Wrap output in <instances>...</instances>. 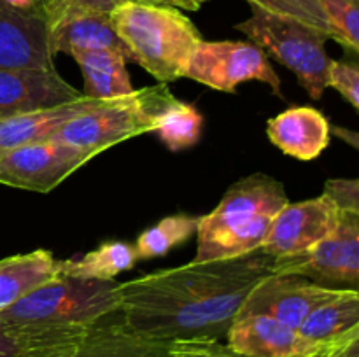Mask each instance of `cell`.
<instances>
[{"label":"cell","mask_w":359,"mask_h":357,"mask_svg":"<svg viewBox=\"0 0 359 357\" xmlns=\"http://www.w3.org/2000/svg\"><path fill=\"white\" fill-rule=\"evenodd\" d=\"M175 100L167 84L109 98L63 125L53 139L97 156L125 140L153 133L160 115Z\"/></svg>","instance_id":"4"},{"label":"cell","mask_w":359,"mask_h":357,"mask_svg":"<svg viewBox=\"0 0 359 357\" xmlns=\"http://www.w3.org/2000/svg\"><path fill=\"white\" fill-rule=\"evenodd\" d=\"M60 276V259L46 248L0 259V312Z\"/></svg>","instance_id":"21"},{"label":"cell","mask_w":359,"mask_h":357,"mask_svg":"<svg viewBox=\"0 0 359 357\" xmlns=\"http://www.w3.org/2000/svg\"><path fill=\"white\" fill-rule=\"evenodd\" d=\"M248 2L249 6L259 7L266 13L293 18V20L302 21L305 24H311V27L328 34V37L332 38L328 20L323 13L319 0H248Z\"/></svg>","instance_id":"27"},{"label":"cell","mask_w":359,"mask_h":357,"mask_svg":"<svg viewBox=\"0 0 359 357\" xmlns=\"http://www.w3.org/2000/svg\"><path fill=\"white\" fill-rule=\"evenodd\" d=\"M83 93L56 69H0V119L77 100Z\"/></svg>","instance_id":"14"},{"label":"cell","mask_w":359,"mask_h":357,"mask_svg":"<svg viewBox=\"0 0 359 357\" xmlns=\"http://www.w3.org/2000/svg\"><path fill=\"white\" fill-rule=\"evenodd\" d=\"M323 195L328 196L339 210L359 212V181L358 178H330Z\"/></svg>","instance_id":"30"},{"label":"cell","mask_w":359,"mask_h":357,"mask_svg":"<svg viewBox=\"0 0 359 357\" xmlns=\"http://www.w3.org/2000/svg\"><path fill=\"white\" fill-rule=\"evenodd\" d=\"M98 322L18 324L0 318V357H56L72 350L97 328Z\"/></svg>","instance_id":"16"},{"label":"cell","mask_w":359,"mask_h":357,"mask_svg":"<svg viewBox=\"0 0 359 357\" xmlns=\"http://www.w3.org/2000/svg\"><path fill=\"white\" fill-rule=\"evenodd\" d=\"M133 2L177 7V9H181V10H198L200 9V6L195 2V0H133Z\"/></svg>","instance_id":"32"},{"label":"cell","mask_w":359,"mask_h":357,"mask_svg":"<svg viewBox=\"0 0 359 357\" xmlns=\"http://www.w3.org/2000/svg\"><path fill=\"white\" fill-rule=\"evenodd\" d=\"M109 16L130 59L158 83L168 84L184 77L202 35L181 9L128 0Z\"/></svg>","instance_id":"3"},{"label":"cell","mask_w":359,"mask_h":357,"mask_svg":"<svg viewBox=\"0 0 359 357\" xmlns=\"http://www.w3.org/2000/svg\"><path fill=\"white\" fill-rule=\"evenodd\" d=\"M168 357H249L221 340H186L168 343Z\"/></svg>","instance_id":"29"},{"label":"cell","mask_w":359,"mask_h":357,"mask_svg":"<svg viewBox=\"0 0 359 357\" xmlns=\"http://www.w3.org/2000/svg\"><path fill=\"white\" fill-rule=\"evenodd\" d=\"M56 357H168V343L130 331L118 312L98 322L72 350Z\"/></svg>","instance_id":"20"},{"label":"cell","mask_w":359,"mask_h":357,"mask_svg":"<svg viewBox=\"0 0 359 357\" xmlns=\"http://www.w3.org/2000/svg\"><path fill=\"white\" fill-rule=\"evenodd\" d=\"M198 217L189 214L167 216L140 233L135 241V251L140 259H153L168 254L174 247L184 244L196 233Z\"/></svg>","instance_id":"24"},{"label":"cell","mask_w":359,"mask_h":357,"mask_svg":"<svg viewBox=\"0 0 359 357\" xmlns=\"http://www.w3.org/2000/svg\"><path fill=\"white\" fill-rule=\"evenodd\" d=\"M287 203L283 182L270 175L252 174L237 181L212 212L198 217L196 254L189 262L223 261L259 251Z\"/></svg>","instance_id":"2"},{"label":"cell","mask_w":359,"mask_h":357,"mask_svg":"<svg viewBox=\"0 0 359 357\" xmlns=\"http://www.w3.org/2000/svg\"><path fill=\"white\" fill-rule=\"evenodd\" d=\"M84 77V97L109 100L132 93L126 62L128 56L116 49H95L72 55Z\"/></svg>","instance_id":"22"},{"label":"cell","mask_w":359,"mask_h":357,"mask_svg":"<svg viewBox=\"0 0 359 357\" xmlns=\"http://www.w3.org/2000/svg\"><path fill=\"white\" fill-rule=\"evenodd\" d=\"M46 21H48L49 51L53 56L60 52L72 56L81 51L116 49L125 52L130 59L128 51L116 34L107 13L67 9L46 16Z\"/></svg>","instance_id":"15"},{"label":"cell","mask_w":359,"mask_h":357,"mask_svg":"<svg viewBox=\"0 0 359 357\" xmlns=\"http://www.w3.org/2000/svg\"><path fill=\"white\" fill-rule=\"evenodd\" d=\"M123 2H128V0H37L44 16H51L67 9H86L111 14L112 9H116Z\"/></svg>","instance_id":"31"},{"label":"cell","mask_w":359,"mask_h":357,"mask_svg":"<svg viewBox=\"0 0 359 357\" xmlns=\"http://www.w3.org/2000/svg\"><path fill=\"white\" fill-rule=\"evenodd\" d=\"M339 290L318 286L304 276L272 273L252 287L241 314L266 315L298 329L314 308L335 296Z\"/></svg>","instance_id":"12"},{"label":"cell","mask_w":359,"mask_h":357,"mask_svg":"<svg viewBox=\"0 0 359 357\" xmlns=\"http://www.w3.org/2000/svg\"><path fill=\"white\" fill-rule=\"evenodd\" d=\"M273 273L304 276L323 287L359 290V212L340 210L333 233L302 254L273 258Z\"/></svg>","instance_id":"8"},{"label":"cell","mask_w":359,"mask_h":357,"mask_svg":"<svg viewBox=\"0 0 359 357\" xmlns=\"http://www.w3.org/2000/svg\"><path fill=\"white\" fill-rule=\"evenodd\" d=\"M202 128L203 115L200 114L198 108L175 98L167 111L160 115L153 133H156L158 139L168 149L177 153L195 146L202 136Z\"/></svg>","instance_id":"25"},{"label":"cell","mask_w":359,"mask_h":357,"mask_svg":"<svg viewBox=\"0 0 359 357\" xmlns=\"http://www.w3.org/2000/svg\"><path fill=\"white\" fill-rule=\"evenodd\" d=\"M195 2H196V4H198V6H200V7H202V6H203V4H205V2H209V0H195Z\"/></svg>","instance_id":"33"},{"label":"cell","mask_w":359,"mask_h":357,"mask_svg":"<svg viewBox=\"0 0 359 357\" xmlns=\"http://www.w3.org/2000/svg\"><path fill=\"white\" fill-rule=\"evenodd\" d=\"M102 102L104 100L83 94L77 100L67 102V104L0 119V154L16 149L20 146H27V144L53 139V135L70 119L98 107Z\"/></svg>","instance_id":"19"},{"label":"cell","mask_w":359,"mask_h":357,"mask_svg":"<svg viewBox=\"0 0 359 357\" xmlns=\"http://www.w3.org/2000/svg\"><path fill=\"white\" fill-rule=\"evenodd\" d=\"M184 77L223 93H235L249 80L265 83L276 97L284 98L280 77L269 55L251 41H205L193 52Z\"/></svg>","instance_id":"7"},{"label":"cell","mask_w":359,"mask_h":357,"mask_svg":"<svg viewBox=\"0 0 359 357\" xmlns=\"http://www.w3.org/2000/svg\"><path fill=\"white\" fill-rule=\"evenodd\" d=\"M235 30L248 35L252 44L290 69L312 100H321L326 90V70L332 59L326 52L328 34L255 6H251V16L235 24Z\"/></svg>","instance_id":"5"},{"label":"cell","mask_w":359,"mask_h":357,"mask_svg":"<svg viewBox=\"0 0 359 357\" xmlns=\"http://www.w3.org/2000/svg\"><path fill=\"white\" fill-rule=\"evenodd\" d=\"M226 345L249 357H328L330 354L298 329L256 314L237 315L226 332Z\"/></svg>","instance_id":"13"},{"label":"cell","mask_w":359,"mask_h":357,"mask_svg":"<svg viewBox=\"0 0 359 357\" xmlns=\"http://www.w3.org/2000/svg\"><path fill=\"white\" fill-rule=\"evenodd\" d=\"M266 135L287 156L312 161L328 147L332 128L321 111L311 105H298L269 119Z\"/></svg>","instance_id":"17"},{"label":"cell","mask_w":359,"mask_h":357,"mask_svg":"<svg viewBox=\"0 0 359 357\" xmlns=\"http://www.w3.org/2000/svg\"><path fill=\"white\" fill-rule=\"evenodd\" d=\"M93 156L55 139L0 154V184L48 195Z\"/></svg>","instance_id":"9"},{"label":"cell","mask_w":359,"mask_h":357,"mask_svg":"<svg viewBox=\"0 0 359 357\" xmlns=\"http://www.w3.org/2000/svg\"><path fill=\"white\" fill-rule=\"evenodd\" d=\"M326 88H333L342 94L353 108H359V66L356 62L330 59L326 70Z\"/></svg>","instance_id":"28"},{"label":"cell","mask_w":359,"mask_h":357,"mask_svg":"<svg viewBox=\"0 0 359 357\" xmlns=\"http://www.w3.org/2000/svg\"><path fill=\"white\" fill-rule=\"evenodd\" d=\"M298 331L311 342L326 346L328 357H337V354L359 343V290L340 289L314 308Z\"/></svg>","instance_id":"18"},{"label":"cell","mask_w":359,"mask_h":357,"mask_svg":"<svg viewBox=\"0 0 359 357\" xmlns=\"http://www.w3.org/2000/svg\"><path fill=\"white\" fill-rule=\"evenodd\" d=\"M0 69H55L48 21L37 0H0Z\"/></svg>","instance_id":"10"},{"label":"cell","mask_w":359,"mask_h":357,"mask_svg":"<svg viewBox=\"0 0 359 357\" xmlns=\"http://www.w3.org/2000/svg\"><path fill=\"white\" fill-rule=\"evenodd\" d=\"M339 217L340 210L325 195L287 203L277 214L259 251L276 259L302 254L333 233Z\"/></svg>","instance_id":"11"},{"label":"cell","mask_w":359,"mask_h":357,"mask_svg":"<svg viewBox=\"0 0 359 357\" xmlns=\"http://www.w3.org/2000/svg\"><path fill=\"white\" fill-rule=\"evenodd\" d=\"M118 312V282L60 275L0 312V318L18 324H93Z\"/></svg>","instance_id":"6"},{"label":"cell","mask_w":359,"mask_h":357,"mask_svg":"<svg viewBox=\"0 0 359 357\" xmlns=\"http://www.w3.org/2000/svg\"><path fill=\"white\" fill-rule=\"evenodd\" d=\"M272 273L273 258L262 251L160 270L118 284L119 315L156 342L223 340L252 287Z\"/></svg>","instance_id":"1"},{"label":"cell","mask_w":359,"mask_h":357,"mask_svg":"<svg viewBox=\"0 0 359 357\" xmlns=\"http://www.w3.org/2000/svg\"><path fill=\"white\" fill-rule=\"evenodd\" d=\"M333 41L351 55L359 52V0H319Z\"/></svg>","instance_id":"26"},{"label":"cell","mask_w":359,"mask_h":357,"mask_svg":"<svg viewBox=\"0 0 359 357\" xmlns=\"http://www.w3.org/2000/svg\"><path fill=\"white\" fill-rule=\"evenodd\" d=\"M139 262L135 245L128 241H104L81 258L60 261V275L86 280H114Z\"/></svg>","instance_id":"23"}]
</instances>
